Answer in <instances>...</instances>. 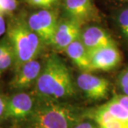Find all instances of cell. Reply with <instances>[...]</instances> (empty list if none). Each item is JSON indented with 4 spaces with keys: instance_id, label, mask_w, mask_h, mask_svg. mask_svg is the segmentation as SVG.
Here are the masks:
<instances>
[{
    "instance_id": "cell-12",
    "label": "cell",
    "mask_w": 128,
    "mask_h": 128,
    "mask_svg": "<svg viewBox=\"0 0 128 128\" xmlns=\"http://www.w3.org/2000/svg\"><path fill=\"white\" fill-rule=\"evenodd\" d=\"M64 51L79 68L86 72L92 70L88 53L80 38L70 44Z\"/></svg>"
},
{
    "instance_id": "cell-23",
    "label": "cell",
    "mask_w": 128,
    "mask_h": 128,
    "mask_svg": "<svg viewBox=\"0 0 128 128\" xmlns=\"http://www.w3.org/2000/svg\"><path fill=\"white\" fill-rule=\"evenodd\" d=\"M118 1H120V2H128V0H118Z\"/></svg>"
},
{
    "instance_id": "cell-4",
    "label": "cell",
    "mask_w": 128,
    "mask_h": 128,
    "mask_svg": "<svg viewBox=\"0 0 128 128\" xmlns=\"http://www.w3.org/2000/svg\"><path fill=\"white\" fill-rule=\"evenodd\" d=\"M27 23L44 44H52L58 24L56 15L52 12L44 9L35 12L28 17Z\"/></svg>"
},
{
    "instance_id": "cell-5",
    "label": "cell",
    "mask_w": 128,
    "mask_h": 128,
    "mask_svg": "<svg viewBox=\"0 0 128 128\" xmlns=\"http://www.w3.org/2000/svg\"><path fill=\"white\" fill-rule=\"evenodd\" d=\"M77 85L88 98L101 100L105 98L109 91V82L104 78L96 76L87 72L80 74Z\"/></svg>"
},
{
    "instance_id": "cell-13",
    "label": "cell",
    "mask_w": 128,
    "mask_h": 128,
    "mask_svg": "<svg viewBox=\"0 0 128 128\" xmlns=\"http://www.w3.org/2000/svg\"><path fill=\"white\" fill-rule=\"evenodd\" d=\"M101 107L107 110L115 119L118 120L128 128V110L114 97L105 104L101 105Z\"/></svg>"
},
{
    "instance_id": "cell-21",
    "label": "cell",
    "mask_w": 128,
    "mask_h": 128,
    "mask_svg": "<svg viewBox=\"0 0 128 128\" xmlns=\"http://www.w3.org/2000/svg\"><path fill=\"white\" fill-rule=\"evenodd\" d=\"M73 128H97V127L89 122H78Z\"/></svg>"
},
{
    "instance_id": "cell-10",
    "label": "cell",
    "mask_w": 128,
    "mask_h": 128,
    "mask_svg": "<svg viewBox=\"0 0 128 128\" xmlns=\"http://www.w3.org/2000/svg\"><path fill=\"white\" fill-rule=\"evenodd\" d=\"M80 40L88 53L115 45L113 39L104 29L95 26L86 28L81 33Z\"/></svg>"
},
{
    "instance_id": "cell-20",
    "label": "cell",
    "mask_w": 128,
    "mask_h": 128,
    "mask_svg": "<svg viewBox=\"0 0 128 128\" xmlns=\"http://www.w3.org/2000/svg\"><path fill=\"white\" fill-rule=\"evenodd\" d=\"M6 102H7V100H6L4 98L0 96V120L4 119Z\"/></svg>"
},
{
    "instance_id": "cell-3",
    "label": "cell",
    "mask_w": 128,
    "mask_h": 128,
    "mask_svg": "<svg viewBox=\"0 0 128 128\" xmlns=\"http://www.w3.org/2000/svg\"><path fill=\"white\" fill-rule=\"evenodd\" d=\"M79 122L71 108L52 102L36 108L31 115V128H73Z\"/></svg>"
},
{
    "instance_id": "cell-14",
    "label": "cell",
    "mask_w": 128,
    "mask_h": 128,
    "mask_svg": "<svg viewBox=\"0 0 128 128\" xmlns=\"http://www.w3.org/2000/svg\"><path fill=\"white\" fill-rule=\"evenodd\" d=\"M14 63L15 56L12 46H11L0 57V76L4 71L11 68L12 66H14Z\"/></svg>"
},
{
    "instance_id": "cell-22",
    "label": "cell",
    "mask_w": 128,
    "mask_h": 128,
    "mask_svg": "<svg viewBox=\"0 0 128 128\" xmlns=\"http://www.w3.org/2000/svg\"><path fill=\"white\" fill-rule=\"evenodd\" d=\"M6 32V26L5 22L4 15L0 14V37Z\"/></svg>"
},
{
    "instance_id": "cell-8",
    "label": "cell",
    "mask_w": 128,
    "mask_h": 128,
    "mask_svg": "<svg viewBox=\"0 0 128 128\" xmlns=\"http://www.w3.org/2000/svg\"><path fill=\"white\" fill-rule=\"evenodd\" d=\"M81 36L80 24L70 18L58 24L52 45L58 50H65Z\"/></svg>"
},
{
    "instance_id": "cell-18",
    "label": "cell",
    "mask_w": 128,
    "mask_h": 128,
    "mask_svg": "<svg viewBox=\"0 0 128 128\" xmlns=\"http://www.w3.org/2000/svg\"><path fill=\"white\" fill-rule=\"evenodd\" d=\"M119 85L124 95L128 96V68L126 69L120 75Z\"/></svg>"
},
{
    "instance_id": "cell-15",
    "label": "cell",
    "mask_w": 128,
    "mask_h": 128,
    "mask_svg": "<svg viewBox=\"0 0 128 128\" xmlns=\"http://www.w3.org/2000/svg\"><path fill=\"white\" fill-rule=\"evenodd\" d=\"M118 22L121 32L128 39V8L124 9L120 13Z\"/></svg>"
},
{
    "instance_id": "cell-19",
    "label": "cell",
    "mask_w": 128,
    "mask_h": 128,
    "mask_svg": "<svg viewBox=\"0 0 128 128\" xmlns=\"http://www.w3.org/2000/svg\"><path fill=\"white\" fill-rule=\"evenodd\" d=\"M114 98L128 110V96L127 95H117Z\"/></svg>"
},
{
    "instance_id": "cell-6",
    "label": "cell",
    "mask_w": 128,
    "mask_h": 128,
    "mask_svg": "<svg viewBox=\"0 0 128 128\" xmlns=\"http://www.w3.org/2000/svg\"><path fill=\"white\" fill-rule=\"evenodd\" d=\"M35 109L32 96L26 92H18L7 100L4 119H24L31 116Z\"/></svg>"
},
{
    "instance_id": "cell-16",
    "label": "cell",
    "mask_w": 128,
    "mask_h": 128,
    "mask_svg": "<svg viewBox=\"0 0 128 128\" xmlns=\"http://www.w3.org/2000/svg\"><path fill=\"white\" fill-rule=\"evenodd\" d=\"M18 2L16 0H0V14L12 13L16 9Z\"/></svg>"
},
{
    "instance_id": "cell-1",
    "label": "cell",
    "mask_w": 128,
    "mask_h": 128,
    "mask_svg": "<svg viewBox=\"0 0 128 128\" xmlns=\"http://www.w3.org/2000/svg\"><path fill=\"white\" fill-rule=\"evenodd\" d=\"M38 95L48 100H56L75 93L71 75L67 66L56 54L46 59L36 82Z\"/></svg>"
},
{
    "instance_id": "cell-11",
    "label": "cell",
    "mask_w": 128,
    "mask_h": 128,
    "mask_svg": "<svg viewBox=\"0 0 128 128\" xmlns=\"http://www.w3.org/2000/svg\"><path fill=\"white\" fill-rule=\"evenodd\" d=\"M65 8L70 18L80 25L91 20L96 15L92 0H65Z\"/></svg>"
},
{
    "instance_id": "cell-2",
    "label": "cell",
    "mask_w": 128,
    "mask_h": 128,
    "mask_svg": "<svg viewBox=\"0 0 128 128\" xmlns=\"http://www.w3.org/2000/svg\"><path fill=\"white\" fill-rule=\"evenodd\" d=\"M15 56L14 68L17 69L24 64L36 59L44 44L24 19H16L9 24L6 35Z\"/></svg>"
},
{
    "instance_id": "cell-7",
    "label": "cell",
    "mask_w": 128,
    "mask_h": 128,
    "mask_svg": "<svg viewBox=\"0 0 128 128\" xmlns=\"http://www.w3.org/2000/svg\"><path fill=\"white\" fill-rule=\"evenodd\" d=\"M92 70H110L121 61V55L116 45L102 48L88 53Z\"/></svg>"
},
{
    "instance_id": "cell-17",
    "label": "cell",
    "mask_w": 128,
    "mask_h": 128,
    "mask_svg": "<svg viewBox=\"0 0 128 128\" xmlns=\"http://www.w3.org/2000/svg\"><path fill=\"white\" fill-rule=\"evenodd\" d=\"M57 0H26L29 4L34 6L46 9L51 6Z\"/></svg>"
},
{
    "instance_id": "cell-9",
    "label": "cell",
    "mask_w": 128,
    "mask_h": 128,
    "mask_svg": "<svg viewBox=\"0 0 128 128\" xmlns=\"http://www.w3.org/2000/svg\"><path fill=\"white\" fill-rule=\"evenodd\" d=\"M42 70L41 64L36 59L24 64L16 69V73L11 82V86L16 90H23L29 88L36 82Z\"/></svg>"
}]
</instances>
